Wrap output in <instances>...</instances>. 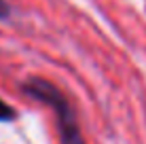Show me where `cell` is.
I'll list each match as a JSON object with an SVG mask.
<instances>
[{
	"label": "cell",
	"mask_w": 146,
	"mask_h": 144,
	"mask_svg": "<svg viewBox=\"0 0 146 144\" xmlns=\"http://www.w3.org/2000/svg\"><path fill=\"white\" fill-rule=\"evenodd\" d=\"M15 117H17L15 108H11L4 100H0V121H13Z\"/></svg>",
	"instance_id": "cell-2"
},
{
	"label": "cell",
	"mask_w": 146,
	"mask_h": 144,
	"mask_svg": "<svg viewBox=\"0 0 146 144\" xmlns=\"http://www.w3.org/2000/svg\"><path fill=\"white\" fill-rule=\"evenodd\" d=\"M23 93L32 100H36L44 106H49L55 115V125L59 131V140L62 144H87L83 138V131L78 127V117L74 110L72 102L68 100V96L59 87H55L53 83H49L47 78L32 76L21 85Z\"/></svg>",
	"instance_id": "cell-1"
},
{
	"label": "cell",
	"mask_w": 146,
	"mask_h": 144,
	"mask_svg": "<svg viewBox=\"0 0 146 144\" xmlns=\"http://www.w3.org/2000/svg\"><path fill=\"white\" fill-rule=\"evenodd\" d=\"M11 17V4L7 0H0V19H9Z\"/></svg>",
	"instance_id": "cell-3"
}]
</instances>
